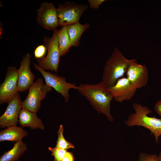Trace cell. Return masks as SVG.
Instances as JSON below:
<instances>
[{"mask_svg":"<svg viewBox=\"0 0 161 161\" xmlns=\"http://www.w3.org/2000/svg\"><path fill=\"white\" fill-rule=\"evenodd\" d=\"M78 86L79 93L84 96L99 113L105 115L111 122L114 118L110 113V104L113 98L109 88L101 81L96 84H81Z\"/></svg>","mask_w":161,"mask_h":161,"instance_id":"obj_1","label":"cell"},{"mask_svg":"<svg viewBox=\"0 0 161 161\" xmlns=\"http://www.w3.org/2000/svg\"><path fill=\"white\" fill-rule=\"evenodd\" d=\"M135 60L127 59L117 48H115L104 66L102 81L109 88L112 87L123 77L130 64Z\"/></svg>","mask_w":161,"mask_h":161,"instance_id":"obj_2","label":"cell"},{"mask_svg":"<svg viewBox=\"0 0 161 161\" xmlns=\"http://www.w3.org/2000/svg\"><path fill=\"white\" fill-rule=\"evenodd\" d=\"M132 106L134 112L128 116L124 121L125 124L129 127L141 126L148 129L153 135L155 142L158 143L161 136V119L148 116L152 111L146 106L136 103Z\"/></svg>","mask_w":161,"mask_h":161,"instance_id":"obj_3","label":"cell"},{"mask_svg":"<svg viewBox=\"0 0 161 161\" xmlns=\"http://www.w3.org/2000/svg\"><path fill=\"white\" fill-rule=\"evenodd\" d=\"M59 30L53 31L52 37H45L44 45L47 50V55L43 58L37 59L38 65L45 70H50L57 73L61 57L58 45V33Z\"/></svg>","mask_w":161,"mask_h":161,"instance_id":"obj_4","label":"cell"},{"mask_svg":"<svg viewBox=\"0 0 161 161\" xmlns=\"http://www.w3.org/2000/svg\"><path fill=\"white\" fill-rule=\"evenodd\" d=\"M52 88L44 84L41 78L37 79L30 87L28 95L21 103L22 109L36 113L41 106V102L46 97Z\"/></svg>","mask_w":161,"mask_h":161,"instance_id":"obj_5","label":"cell"},{"mask_svg":"<svg viewBox=\"0 0 161 161\" xmlns=\"http://www.w3.org/2000/svg\"><path fill=\"white\" fill-rule=\"evenodd\" d=\"M88 8L87 5L69 1L60 4L57 8L59 26L79 23L82 15Z\"/></svg>","mask_w":161,"mask_h":161,"instance_id":"obj_6","label":"cell"},{"mask_svg":"<svg viewBox=\"0 0 161 161\" xmlns=\"http://www.w3.org/2000/svg\"><path fill=\"white\" fill-rule=\"evenodd\" d=\"M33 65L35 69L39 71L42 75L45 80V83L61 94L66 102H67L69 100V90L71 89H78V86L75 84L67 82L65 78L46 71L35 63H34Z\"/></svg>","mask_w":161,"mask_h":161,"instance_id":"obj_7","label":"cell"},{"mask_svg":"<svg viewBox=\"0 0 161 161\" xmlns=\"http://www.w3.org/2000/svg\"><path fill=\"white\" fill-rule=\"evenodd\" d=\"M18 69L13 66L7 69L5 79L0 85V103H8L18 92Z\"/></svg>","mask_w":161,"mask_h":161,"instance_id":"obj_8","label":"cell"},{"mask_svg":"<svg viewBox=\"0 0 161 161\" xmlns=\"http://www.w3.org/2000/svg\"><path fill=\"white\" fill-rule=\"evenodd\" d=\"M37 10V20L40 26L53 31L59 26L57 8L53 3L43 2Z\"/></svg>","mask_w":161,"mask_h":161,"instance_id":"obj_9","label":"cell"},{"mask_svg":"<svg viewBox=\"0 0 161 161\" xmlns=\"http://www.w3.org/2000/svg\"><path fill=\"white\" fill-rule=\"evenodd\" d=\"M126 73V78L137 89L145 86L148 84V69L145 65L137 63L136 60L130 64Z\"/></svg>","mask_w":161,"mask_h":161,"instance_id":"obj_10","label":"cell"},{"mask_svg":"<svg viewBox=\"0 0 161 161\" xmlns=\"http://www.w3.org/2000/svg\"><path fill=\"white\" fill-rule=\"evenodd\" d=\"M22 101L19 93L8 103L4 113L0 117V128L16 126L22 109Z\"/></svg>","mask_w":161,"mask_h":161,"instance_id":"obj_11","label":"cell"},{"mask_svg":"<svg viewBox=\"0 0 161 161\" xmlns=\"http://www.w3.org/2000/svg\"><path fill=\"white\" fill-rule=\"evenodd\" d=\"M31 57L30 53H27L24 56L21 62L20 67L18 69V92H24L29 89L34 83L35 77L30 68Z\"/></svg>","mask_w":161,"mask_h":161,"instance_id":"obj_12","label":"cell"},{"mask_svg":"<svg viewBox=\"0 0 161 161\" xmlns=\"http://www.w3.org/2000/svg\"><path fill=\"white\" fill-rule=\"evenodd\" d=\"M109 89L113 98L119 103L131 99L137 90L127 78L124 77L119 79L113 86Z\"/></svg>","mask_w":161,"mask_h":161,"instance_id":"obj_13","label":"cell"},{"mask_svg":"<svg viewBox=\"0 0 161 161\" xmlns=\"http://www.w3.org/2000/svg\"><path fill=\"white\" fill-rule=\"evenodd\" d=\"M18 122L23 127H29L31 129H39L42 130L45 129L41 120L37 117L36 113L25 109H21Z\"/></svg>","mask_w":161,"mask_h":161,"instance_id":"obj_14","label":"cell"},{"mask_svg":"<svg viewBox=\"0 0 161 161\" xmlns=\"http://www.w3.org/2000/svg\"><path fill=\"white\" fill-rule=\"evenodd\" d=\"M28 132L20 127L13 126L0 131V142L5 141L17 142L22 140Z\"/></svg>","mask_w":161,"mask_h":161,"instance_id":"obj_15","label":"cell"},{"mask_svg":"<svg viewBox=\"0 0 161 161\" xmlns=\"http://www.w3.org/2000/svg\"><path fill=\"white\" fill-rule=\"evenodd\" d=\"M90 27L88 23L82 24L79 22L67 26V32L72 47L79 46L81 35Z\"/></svg>","mask_w":161,"mask_h":161,"instance_id":"obj_16","label":"cell"},{"mask_svg":"<svg viewBox=\"0 0 161 161\" xmlns=\"http://www.w3.org/2000/svg\"><path fill=\"white\" fill-rule=\"evenodd\" d=\"M27 149L26 144L22 140L16 142L11 149L1 156L0 161H16Z\"/></svg>","mask_w":161,"mask_h":161,"instance_id":"obj_17","label":"cell"},{"mask_svg":"<svg viewBox=\"0 0 161 161\" xmlns=\"http://www.w3.org/2000/svg\"><path fill=\"white\" fill-rule=\"evenodd\" d=\"M58 45L61 57L65 55L72 47L67 31V26L62 27L58 33Z\"/></svg>","mask_w":161,"mask_h":161,"instance_id":"obj_18","label":"cell"},{"mask_svg":"<svg viewBox=\"0 0 161 161\" xmlns=\"http://www.w3.org/2000/svg\"><path fill=\"white\" fill-rule=\"evenodd\" d=\"M63 126L60 125L59 130L57 132L58 137L56 142L55 147L66 150L69 148H74L73 145L65 139L63 135Z\"/></svg>","mask_w":161,"mask_h":161,"instance_id":"obj_19","label":"cell"},{"mask_svg":"<svg viewBox=\"0 0 161 161\" xmlns=\"http://www.w3.org/2000/svg\"><path fill=\"white\" fill-rule=\"evenodd\" d=\"M48 149L52 152V155L54 157L53 161H62L67 152L66 150L56 147L54 148L49 147Z\"/></svg>","mask_w":161,"mask_h":161,"instance_id":"obj_20","label":"cell"},{"mask_svg":"<svg viewBox=\"0 0 161 161\" xmlns=\"http://www.w3.org/2000/svg\"><path fill=\"white\" fill-rule=\"evenodd\" d=\"M138 161H159L158 156L155 154H148L144 152L140 153Z\"/></svg>","mask_w":161,"mask_h":161,"instance_id":"obj_21","label":"cell"},{"mask_svg":"<svg viewBox=\"0 0 161 161\" xmlns=\"http://www.w3.org/2000/svg\"><path fill=\"white\" fill-rule=\"evenodd\" d=\"M47 51V48L44 45H39L37 46L34 50V57L37 59L42 58L45 57V55Z\"/></svg>","mask_w":161,"mask_h":161,"instance_id":"obj_22","label":"cell"},{"mask_svg":"<svg viewBox=\"0 0 161 161\" xmlns=\"http://www.w3.org/2000/svg\"><path fill=\"white\" fill-rule=\"evenodd\" d=\"M105 1L104 0H89L88 2L90 8L97 9Z\"/></svg>","mask_w":161,"mask_h":161,"instance_id":"obj_23","label":"cell"},{"mask_svg":"<svg viewBox=\"0 0 161 161\" xmlns=\"http://www.w3.org/2000/svg\"><path fill=\"white\" fill-rule=\"evenodd\" d=\"M75 157L71 152L67 151L62 161H74Z\"/></svg>","mask_w":161,"mask_h":161,"instance_id":"obj_24","label":"cell"},{"mask_svg":"<svg viewBox=\"0 0 161 161\" xmlns=\"http://www.w3.org/2000/svg\"><path fill=\"white\" fill-rule=\"evenodd\" d=\"M154 109L156 112L161 118V99L155 104Z\"/></svg>","mask_w":161,"mask_h":161,"instance_id":"obj_25","label":"cell"},{"mask_svg":"<svg viewBox=\"0 0 161 161\" xmlns=\"http://www.w3.org/2000/svg\"><path fill=\"white\" fill-rule=\"evenodd\" d=\"M158 159L159 161H161V150L158 155Z\"/></svg>","mask_w":161,"mask_h":161,"instance_id":"obj_26","label":"cell"}]
</instances>
